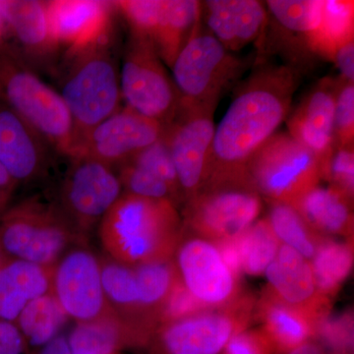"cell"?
I'll use <instances>...</instances> for the list:
<instances>
[{
  "mask_svg": "<svg viewBox=\"0 0 354 354\" xmlns=\"http://www.w3.org/2000/svg\"><path fill=\"white\" fill-rule=\"evenodd\" d=\"M263 208V198L249 176L212 179L183 204L184 230L218 242L241 234Z\"/></svg>",
  "mask_w": 354,
  "mask_h": 354,
  "instance_id": "obj_6",
  "label": "cell"
},
{
  "mask_svg": "<svg viewBox=\"0 0 354 354\" xmlns=\"http://www.w3.org/2000/svg\"><path fill=\"white\" fill-rule=\"evenodd\" d=\"M216 104H180L174 120L165 127L164 140L176 167L183 204L208 180Z\"/></svg>",
  "mask_w": 354,
  "mask_h": 354,
  "instance_id": "obj_11",
  "label": "cell"
},
{
  "mask_svg": "<svg viewBox=\"0 0 354 354\" xmlns=\"http://www.w3.org/2000/svg\"><path fill=\"white\" fill-rule=\"evenodd\" d=\"M321 171L322 179H325L330 187L353 200L354 145L334 147Z\"/></svg>",
  "mask_w": 354,
  "mask_h": 354,
  "instance_id": "obj_38",
  "label": "cell"
},
{
  "mask_svg": "<svg viewBox=\"0 0 354 354\" xmlns=\"http://www.w3.org/2000/svg\"><path fill=\"white\" fill-rule=\"evenodd\" d=\"M291 206L318 234L353 241V200L339 190L317 185Z\"/></svg>",
  "mask_w": 354,
  "mask_h": 354,
  "instance_id": "obj_24",
  "label": "cell"
},
{
  "mask_svg": "<svg viewBox=\"0 0 354 354\" xmlns=\"http://www.w3.org/2000/svg\"><path fill=\"white\" fill-rule=\"evenodd\" d=\"M267 7L258 0H206L201 20L227 50L237 53L262 36L268 23Z\"/></svg>",
  "mask_w": 354,
  "mask_h": 354,
  "instance_id": "obj_21",
  "label": "cell"
},
{
  "mask_svg": "<svg viewBox=\"0 0 354 354\" xmlns=\"http://www.w3.org/2000/svg\"><path fill=\"white\" fill-rule=\"evenodd\" d=\"M68 317L50 292L26 305L15 324L29 348H43L59 335Z\"/></svg>",
  "mask_w": 354,
  "mask_h": 354,
  "instance_id": "obj_31",
  "label": "cell"
},
{
  "mask_svg": "<svg viewBox=\"0 0 354 354\" xmlns=\"http://www.w3.org/2000/svg\"><path fill=\"white\" fill-rule=\"evenodd\" d=\"M2 258H3V256L1 255V253H0V260L2 259Z\"/></svg>",
  "mask_w": 354,
  "mask_h": 354,
  "instance_id": "obj_49",
  "label": "cell"
},
{
  "mask_svg": "<svg viewBox=\"0 0 354 354\" xmlns=\"http://www.w3.org/2000/svg\"><path fill=\"white\" fill-rule=\"evenodd\" d=\"M184 234L183 218L174 203L127 193L99 225L109 258L128 266L174 259Z\"/></svg>",
  "mask_w": 354,
  "mask_h": 354,
  "instance_id": "obj_2",
  "label": "cell"
},
{
  "mask_svg": "<svg viewBox=\"0 0 354 354\" xmlns=\"http://www.w3.org/2000/svg\"><path fill=\"white\" fill-rule=\"evenodd\" d=\"M101 271L102 288L111 308L121 318L145 332L151 339L156 329L142 309L132 266L106 258L101 259Z\"/></svg>",
  "mask_w": 354,
  "mask_h": 354,
  "instance_id": "obj_27",
  "label": "cell"
},
{
  "mask_svg": "<svg viewBox=\"0 0 354 354\" xmlns=\"http://www.w3.org/2000/svg\"><path fill=\"white\" fill-rule=\"evenodd\" d=\"M109 44L65 55L59 94L73 121L77 148L93 128L121 109L120 73Z\"/></svg>",
  "mask_w": 354,
  "mask_h": 354,
  "instance_id": "obj_5",
  "label": "cell"
},
{
  "mask_svg": "<svg viewBox=\"0 0 354 354\" xmlns=\"http://www.w3.org/2000/svg\"><path fill=\"white\" fill-rule=\"evenodd\" d=\"M53 269L24 261L0 260V320L15 322L26 305L51 292Z\"/></svg>",
  "mask_w": 354,
  "mask_h": 354,
  "instance_id": "obj_25",
  "label": "cell"
},
{
  "mask_svg": "<svg viewBox=\"0 0 354 354\" xmlns=\"http://www.w3.org/2000/svg\"><path fill=\"white\" fill-rule=\"evenodd\" d=\"M39 354H72L68 339L62 335H58L44 346Z\"/></svg>",
  "mask_w": 354,
  "mask_h": 354,
  "instance_id": "obj_46",
  "label": "cell"
},
{
  "mask_svg": "<svg viewBox=\"0 0 354 354\" xmlns=\"http://www.w3.org/2000/svg\"><path fill=\"white\" fill-rule=\"evenodd\" d=\"M257 299L245 293L235 304L206 309L158 326L149 342L153 354H221L255 317Z\"/></svg>",
  "mask_w": 354,
  "mask_h": 354,
  "instance_id": "obj_8",
  "label": "cell"
},
{
  "mask_svg": "<svg viewBox=\"0 0 354 354\" xmlns=\"http://www.w3.org/2000/svg\"><path fill=\"white\" fill-rule=\"evenodd\" d=\"M0 18L6 35L27 55L46 58L58 50L51 36L48 1L0 0Z\"/></svg>",
  "mask_w": 354,
  "mask_h": 354,
  "instance_id": "obj_22",
  "label": "cell"
},
{
  "mask_svg": "<svg viewBox=\"0 0 354 354\" xmlns=\"http://www.w3.org/2000/svg\"><path fill=\"white\" fill-rule=\"evenodd\" d=\"M51 151L31 125L0 104V165L17 185L38 180L48 172Z\"/></svg>",
  "mask_w": 354,
  "mask_h": 354,
  "instance_id": "obj_19",
  "label": "cell"
},
{
  "mask_svg": "<svg viewBox=\"0 0 354 354\" xmlns=\"http://www.w3.org/2000/svg\"><path fill=\"white\" fill-rule=\"evenodd\" d=\"M0 104L31 125L55 153L68 158L75 156V129L59 92L4 43L0 44Z\"/></svg>",
  "mask_w": 354,
  "mask_h": 354,
  "instance_id": "obj_3",
  "label": "cell"
},
{
  "mask_svg": "<svg viewBox=\"0 0 354 354\" xmlns=\"http://www.w3.org/2000/svg\"><path fill=\"white\" fill-rule=\"evenodd\" d=\"M85 241L57 202L39 196L27 198L0 216V253L6 258L53 269Z\"/></svg>",
  "mask_w": 354,
  "mask_h": 354,
  "instance_id": "obj_4",
  "label": "cell"
},
{
  "mask_svg": "<svg viewBox=\"0 0 354 354\" xmlns=\"http://www.w3.org/2000/svg\"><path fill=\"white\" fill-rule=\"evenodd\" d=\"M354 39V2L323 0L318 28L308 41L307 50L333 62L335 50Z\"/></svg>",
  "mask_w": 354,
  "mask_h": 354,
  "instance_id": "obj_28",
  "label": "cell"
},
{
  "mask_svg": "<svg viewBox=\"0 0 354 354\" xmlns=\"http://www.w3.org/2000/svg\"><path fill=\"white\" fill-rule=\"evenodd\" d=\"M174 261L181 283L205 308L228 306L245 295L241 278L227 267L212 241L184 234Z\"/></svg>",
  "mask_w": 354,
  "mask_h": 354,
  "instance_id": "obj_14",
  "label": "cell"
},
{
  "mask_svg": "<svg viewBox=\"0 0 354 354\" xmlns=\"http://www.w3.org/2000/svg\"><path fill=\"white\" fill-rule=\"evenodd\" d=\"M27 342L15 322L0 320V354H29Z\"/></svg>",
  "mask_w": 354,
  "mask_h": 354,
  "instance_id": "obj_42",
  "label": "cell"
},
{
  "mask_svg": "<svg viewBox=\"0 0 354 354\" xmlns=\"http://www.w3.org/2000/svg\"><path fill=\"white\" fill-rule=\"evenodd\" d=\"M323 0H268V14L285 31L297 34L308 46L313 32L318 28L322 14Z\"/></svg>",
  "mask_w": 354,
  "mask_h": 354,
  "instance_id": "obj_34",
  "label": "cell"
},
{
  "mask_svg": "<svg viewBox=\"0 0 354 354\" xmlns=\"http://www.w3.org/2000/svg\"><path fill=\"white\" fill-rule=\"evenodd\" d=\"M255 317L262 324L276 354H286L315 339L317 324L302 312L276 299L267 291L256 302Z\"/></svg>",
  "mask_w": 354,
  "mask_h": 354,
  "instance_id": "obj_26",
  "label": "cell"
},
{
  "mask_svg": "<svg viewBox=\"0 0 354 354\" xmlns=\"http://www.w3.org/2000/svg\"><path fill=\"white\" fill-rule=\"evenodd\" d=\"M247 174L261 197L290 205L322 180L316 156L286 132H277L254 153Z\"/></svg>",
  "mask_w": 354,
  "mask_h": 354,
  "instance_id": "obj_9",
  "label": "cell"
},
{
  "mask_svg": "<svg viewBox=\"0 0 354 354\" xmlns=\"http://www.w3.org/2000/svg\"><path fill=\"white\" fill-rule=\"evenodd\" d=\"M68 339L72 354H120L125 348H147L150 337L115 312L91 322L76 323Z\"/></svg>",
  "mask_w": 354,
  "mask_h": 354,
  "instance_id": "obj_23",
  "label": "cell"
},
{
  "mask_svg": "<svg viewBox=\"0 0 354 354\" xmlns=\"http://www.w3.org/2000/svg\"><path fill=\"white\" fill-rule=\"evenodd\" d=\"M58 204L72 225L87 239L123 194L118 174L111 165L88 156L70 158Z\"/></svg>",
  "mask_w": 354,
  "mask_h": 354,
  "instance_id": "obj_12",
  "label": "cell"
},
{
  "mask_svg": "<svg viewBox=\"0 0 354 354\" xmlns=\"http://www.w3.org/2000/svg\"><path fill=\"white\" fill-rule=\"evenodd\" d=\"M239 236V235H237ZM237 236L232 239H225L218 242H215L216 248L220 252L221 258L225 261L227 267L232 272L241 278V256H239V243H237ZM214 243V242H213Z\"/></svg>",
  "mask_w": 354,
  "mask_h": 354,
  "instance_id": "obj_44",
  "label": "cell"
},
{
  "mask_svg": "<svg viewBox=\"0 0 354 354\" xmlns=\"http://www.w3.org/2000/svg\"><path fill=\"white\" fill-rule=\"evenodd\" d=\"M127 108L167 127L178 111L180 97L165 64L152 44L130 32L120 73Z\"/></svg>",
  "mask_w": 354,
  "mask_h": 354,
  "instance_id": "obj_10",
  "label": "cell"
},
{
  "mask_svg": "<svg viewBox=\"0 0 354 354\" xmlns=\"http://www.w3.org/2000/svg\"><path fill=\"white\" fill-rule=\"evenodd\" d=\"M315 339L330 354H353V311L322 319L317 324Z\"/></svg>",
  "mask_w": 354,
  "mask_h": 354,
  "instance_id": "obj_37",
  "label": "cell"
},
{
  "mask_svg": "<svg viewBox=\"0 0 354 354\" xmlns=\"http://www.w3.org/2000/svg\"><path fill=\"white\" fill-rule=\"evenodd\" d=\"M206 309L189 291L186 290L179 279L160 311L158 326L180 320Z\"/></svg>",
  "mask_w": 354,
  "mask_h": 354,
  "instance_id": "obj_40",
  "label": "cell"
},
{
  "mask_svg": "<svg viewBox=\"0 0 354 354\" xmlns=\"http://www.w3.org/2000/svg\"><path fill=\"white\" fill-rule=\"evenodd\" d=\"M51 295L76 323L114 312L102 288L101 259L82 245L70 249L53 268Z\"/></svg>",
  "mask_w": 354,
  "mask_h": 354,
  "instance_id": "obj_15",
  "label": "cell"
},
{
  "mask_svg": "<svg viewBox=\"0 0 354 354\" xmlns=\"http://www.w3.org/2000/svg\"><path fill=\"white\" fill-rule=\"evenodd\" d=\"M6 36V29H4L3 23H2L1 18H0V44H3V38Z\"/></svg>",
  "mask_w": 354,
  "mask_h": 354,
  "instance_id": "obj_48",
  "label": "cell"
},
{
  "mask_svg": "<svg viewBox=\"0 0 354 354\" xmlns=\"http://www.w3.org/2000/svg\"><path fill=\"white\" fill-rule=\"evenodd\" d=\"M270 204L269 215L266 218L279 242L297 251L310 262L324 242L330 237L318 234L291 205Z\"/></svg>",
  "mask_w": 354,
  "mask_h": 354,
  "instance_id": "obj_30",
  "label": "cell"
},
{
  "mask_svg": "<svg viewBox=\"0 0 354 354\" xmlns=\"http://www.w3.org/2000/svg\"><path fill=\"white\" fill-rule=\"evenodd\" d=\"M113 2L95 0L48 1L51 36L65 55L109 41Z\"/></svg>",
  "mask_w": 354,
  "mask_h": 354,
  "instance_id": "obj_17",
  "label": "cell"
},
{
  "mask_svg": "<svg viewBox=\"0 0 354 354\" xmlns=\"http://www.w3.org/2000/svg\"><path fill=\"white\" fill-rule=\"evenodd\" d=\"M317 286L321 293L333 300L353 267V241L327 239L310 261Z\"/></svg>",
  "mask_w": 354,
  "mask_h": 354,
  "instance_id": "obj_32",
  "label": "cell"
},
{
  "mask_svg": "<svg viewBox=\"0 0 354 354\" xmlns=\"http://www.w3.org/2000/svg\"><path fill=\"white\" fill-rule=\"evenodd\" d=\"M165 130L162 123L124 106L86 134L75 156H88L113 169L120 167L162 139Z\"/></svg>",
  "mask_w": 354,
  "mask_h": 354,
  "instance_id": "obj_16",
  "label": "cell"
},
{
  "mask_svg": "<svg viewBox=\"0 0 354 354\" xmlns=\"http://www.w3.org/2000/svg\"><path fill=\"white\" fill-rule=\"evenodd\" d=\"M132 267L142 309L149 322L157 330L160 311L180 279L176 263L171 259Z\"/></svg>",
  "mask_w": 354,
  "mask_h": 354,
  "instance_id": "obj_29",
  "label": "cell"
},
{
  "mask_svg": "<svg viewBox=\"0 0 354 354\" xmlns=\"http://www.w3.org/2000/svg\"><path fill=\"white\" fill-rule=\"evenodd\" d=\"M286 354H330L324 348L320 342L316 341L315 339H310V341L304 342L298 348L292 349L290 353Z\"/></svg>",
  "mask_w": 354,
  "mask_h": 354,
  "instance_id": "obj_47",
  "label": "cell"
},
{
  "mask_svg": "<svg viewBox=\"0 0 354 354\" xmlns=\"http://www.w3.org/2000/svg\"><path fill=\"white\" fill-rule=\"evenodd\" d=\"M113 3L127 21L130 32L152 44L169 68L201 19V2L196 0H122Z\"/></svg>",
  "mask_w": 354,
  "mask_h": 354,
  "instance_id": "obj_13",
  "label": "cell"
},
{
  "mask_svg": "<svg viewBox=\"0 0 354 354\" xmlns=\"http://www.w3.org/2000/svg\"><path fill=\"white\" fill-rule=\"evenodd\" d=\"M335 147L354 145V83L337 78L334 114Z\"/></svg>",
  "mask_w": 354,
  "mask_h": 354,
  "instance_id": "obj_39",
  "label": "cell"
},
{
  "mask_svg": "<svg viewBox=\"0 0 354 354\" xmlns=\"http://www.w3.org/2000/svg\"><path fill=\"white\" fill-rule=\"evenodd\" d=\"M133 165L151 172L160 180L164 181L176 193L183 205V192L179 185L178 177L169 148L164 136L152 145L147 147L129 160Z\"/></svg>",
  "mask_w": 354,
  "mask_h": 354,
  "instance_id": "obj_36",
  "label": "cell"
},
{
  "mask_svg": "<svg viewBox=\"0 0 354 354\" xmlns=\"http://www.w3.org/2000/svg\"><path fill=\"white\" fill-rule=\"evenodd\" d=\"M265 274L268 283L264 290L316 324L330 314L332 300L321 293L311 264L297 251L281 244Z\"/></svg>",
  "mask_w": 354,
  "mask_h": 354,
  "instance_id": "obj_18",
  "label": "cell"
},
{
  "mask_svg": "<svg viewBox=\"0 0 354 354\" xmlns=\"http://www.w3.org/2000/svg\"><path fill=\"white\" fill-rule=\"evenodd\" d=\"M248 60L235 57L198 21L172 64V80L181 104L218 102L239 81Z\"/></svg>",
  "mask_w": 354,
  "mask_h": 354,
  "instance_id": "obj_7",
  "label": "cell"
},
{
  "mask_svg": "<svg viewBox=\"0 0 354 354\" xmlns=\"http://www.w3.org/2000/svg\"><path fill=\"white\" fill-rule=\"evenodd\" d=\"M333 62L342 79L354 83V39L337 48Z\"/></svg>",
  "mask_w": 354,
  "mask_h": 354,
  "instance_id": "obj_43",
  "label": "cell"
},
{
  "mask_svg": "<svg viewBox=\"0 0 354 354\" xmlns=\"http://www.w3.org/2000/svg\"><path fill=\"white\" fill-rule=\"evenodd\" d=\"M118 169L123 193L147 199L167 200L174 203L177 208L181 205L180 200L171 187L151 172L130 162L120 165Z\"/></svg>",
  "mask_w": 354,
  "mask_h": 354,
  "instance_id": "obj_35",
  "label": "cell"
},
{
  "mask_svg": "<svg viewBox=\"0 0 354 354\" xmlns=\"http://www.w3.org/2000/svg\"><path fill=\"white\" fill-rule=\"evenodd\" d=\"M337 78L324 77L307 93L288 120V134L311 151L321 169L335 147Z\"/></svg>",
  "mask_w": 354,
  "mask_h": 354,
  "instance_id": "obj_20",
  "label": "cell"
},
{
  "mask_svg": "<svg viewBox=\"0 0 354 354\" xmlns=\"http://www.w3.org/2000/svg\"><path fill=\"white\" fill-rule=\"evenodd\" d=\"M300 79L295 65H263L241 84L216 127L208 180L248 176L254 153L288 118Z\"/></svg>",
  "mask_w": 354,
  "mask_h": 354,
  "instance_id": "obj_1",
  "label": "cell"
},
{
  "mask_svg": "<svg viewBox=\"0 0 354 354\" xmlns=\"http://www.w3.org/2000/svg\"><path fill=\"white\" fill-rule=\"evenodd\" d=\"M17 186V183L0 165V216L10 207L11 199Z\"/></svg>",
  "mask_w": 354,
  "mask_h": 354,
  "instance_id": "obj_45",
  "label": "cell"
},
{
  "mask_svg": "<svg viewBox=\"0 0 354 354\" xmlns=\"http://www.w3.org/2000/svg\"><path fill=\"white\" fill-rule=\"evenodd\" d=\"M241 271L250 276L265 274L281 247L267 218L256 221L237 236Z\"/></svg>",
  "mask_w": 354,
  "mask_h": 354,
  "instance_id": "obj_33",
  "label": "cell"
},
{
  "mask_svg": "<svg viewBox=\"0 0 354 354\" xmlns=\"http://www.w3.org/2000/svg\"><path fill=\"white\" fill-rule=\"evenodd\" d=\"M221 354H276V351L262 330L246 329L235 335Z\"/></svg>",
  "mask_w": 354,
  "mask_h": 354,
  "instance_id": "obj_41",
  "label": "cell"
}]
</instances>
